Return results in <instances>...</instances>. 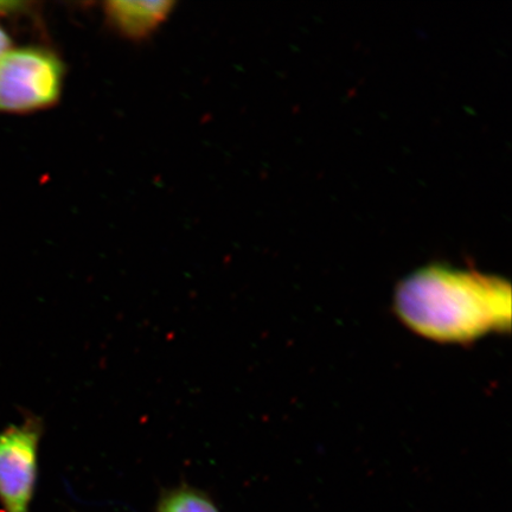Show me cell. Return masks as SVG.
<instances>
[{
    "label": "cell",
    "instance_id": "obj_5",
    "mask_svg": "<svg viewBox=\"0 0 512 512\" xmlns=\"http://www.w3.org/2000/svg\"><path fill=\"white\" fill-rule=\"evenodd\" d=\"M157 512H220L211 499L200 490L181 486L160 497Z\"/></svg>",
    "mask_w": 512,
    "mask_h": 512
},
{
    "label": "cell",
    "instance_id": "obj_3",
    "mask_svg": "<svg viewBox=\"0 0 512 512\" xmlns=\"http://www.w3.org/2000/svg\"><path fill=\"white\" fill-rule=\"evenodd\" d=\"M43 432V421L35 415L0 431V505L4 512L31 511Z\"/></svg>",
    "mask_w": 512,
    "mask_h": 512
},
{
    "label": "cell",
    "instance_id": "obj_1",
    "mask_svg": "<svg viewBox=\"0 0 512 512\" xmlns=\"http://www.w3.org/2000/svg\"><path fill=\"white\" fill-rule=\"evenodd\" d=\"M396 304L421 334L466 339L509 322L510 291L496 279L433 267L408 278Z\"/></svg>",
    "mask_w": 512,
    "mask_h": 512
},
{
    "label": "cell",
    "instance_id": "obj_7",
    "mask_svg": "<svg viewBox=\"0 0 512 512\" xmlns=\"http://www.w3.org/2000/svg\"><path fill=\"white\" fill-rule=\"evenodd\" d=\"M22 3L16 2H0V15L11 14L22 9Z\"/></svg>",
    "mask_w": 512,
    "mask_h": 512
},
{
    "label": "cell",
    "instance_id": "obj_4",
    "mask_svg": "<svg viewBox=\"0 0 512 512\" xmlns=\"http://www.w3.org/2000/svg\"><path fill=\"white\" fill-rule=\"evenodd\" d=\"M174 5L169 0H113L105 4V15L121 35L131 40H143L168 19Z\"/></svg>",
    "mask_w": 512,
    "mask_h": 512
},
{
    "label": "cell",
    "instance_id": "obj_6",
    "mask_svg": "<svg viewBox=\"0 0 512 512\" xmlns=\"http://www.w3.org/2000/svg\"><path fill=\"white\" fill-rule=\"evenodd\" d=\"M11 41L3 28H0V60L11 50Z\"/></svg>",
    "mask_w": 512,
    "mask_h": 512
},
{
    "label": "cell",
    "instance_id": "obj_2",
    "mask_svg": "<svg viewBox=\"0 0 512 512\" xmlns=\"http://www.w3.org/2000/svg\"><path fill=\"white\" fill-rule=\"evenodd\" d=\"M63 80V63L50 50L11 49L0 60V112L28 113L55 105Z\"/></svg>",
    "mask_w": 512,
    "mask_h": 512
}]
</instances>
